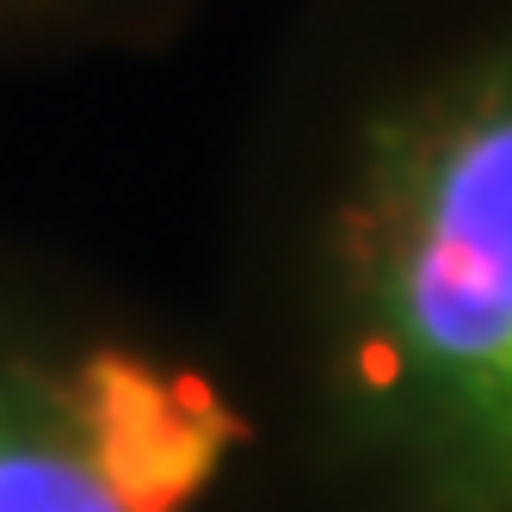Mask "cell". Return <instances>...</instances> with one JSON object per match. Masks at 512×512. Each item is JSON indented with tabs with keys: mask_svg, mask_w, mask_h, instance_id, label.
Here are the masks:
<instances>
[{
	"mask_svg": "<svg viewBox=\"0 0 512 512\" xmlns=\"http://www.w3.org/2000/svg\"><path fill=\"white\" fill-rule=\"evenodd\" d=\"M204 327L260 512H512V0H290Z\"/></svg>",
	"mask_w": 512,
	"mask_h": 512,
	"instance_id": "1",
	"label": "cell"
},
{
	"mask_svg": "<svg viewBox=\"0 0 512 512\" xmlns=\"http://www.w3.org/2000/svg\"><path fill=\"white\" fill-rule=\"evenodd\" d=\"M0 512H260L204 315L0 223Z\"/></svg>",
	"mask_w": 512,
	"mask_h": 512,
	"instance_id": "2",
	"label": "cell"
},
{
	"mask_svg": "<svg viewBox=\"0 0 512 512\" xmlns=\"http://www.w3.org/2000/svg\"><path fill=\"white\" fill-rule=\"evenodd\" d=\"M223 0H0V75H93L179 56Z\"/></svg>",
	"mask_w": 512,
	"mask_h": 512,
	"instance_id": "3",
	"label": "cell"
}]
</instances>
